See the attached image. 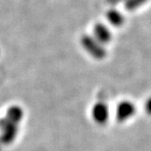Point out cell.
Returning a JSON list of instances; mask_svg holds the SVG:
<instances>
[{"mask_svg":"<svg viewBox=\"0 0 151 151\" xmlns=\"http://www.w3.org/2000/svg\"><path fill=\"white\" fill-rule=\"evenodd\" d=\"M106 19L114 27H120L124 23L123 15L115 8H111L106 12Z\"/></svg>","mask_w":151,"mask_h":151,"instance_id":"obj_7","label":"cell"},{"mask_svg":"<svg viewBox=\"0 0 151 151\" xmlns=\"http://www.w3.org/2000/svg\"><path fill=\"white\" fill-rule=\"evenodd\" d=\"M93 35H94L93 37L102 45L109 43L112 38L110 30L107 28V27H106L104 24L101 23L95 25L93 29Z\"/></svg>","mask_w":151,"mask_h":151,"instance_id":"obj_5","label":"cell"},{"mask_svg":"<svg viewBox=\"0 0 151 151\" xmlns=\"http://www.w3.org/2000/svg\"><path fill=\"white\" fill-rule=\"evenodd\" d=\"M93 120L99 125H105L109 118V110L106 104L103 102L96 103L91 111Z\"/></svg>","mask_w":151,"mask_h":151,"instance_id":"obj_3","label":"cell"},{"mask_svg":"<svg viewBox=\"0 0 151 151\" xmlns=\"http://www.w3.org/2000/svg\"><path fill=\"white\" fill-rule=\"evenodd\" d=\"M136 113V106L130 101H122L117 105L116 118L118 122H125L131 118Z\"/></svg>","mask_w":151,"mask_h":151,"instance_id":"obj_2","label":"cell"},{"mask_svg":"<svg viewBox=\"0 0 151 151\" xmlns=\"http://www.w3.org/2000/svg\"><path fill=\"white\" fill-rule=\"evenodd\" d=\"M24 116V111L18 106H10L6 111V119L11 121L14 124L19 123Z\"/></svg>","mask_w":151,"mask_h":151,"instance_id":"obj_6","label":"cell"},{"mask_svg":"<svg viewBox=\"0 0 151 151\" xmlns=\"http://www.w3.org/2000/svg\"><path fill=\"white\" fill-rule=\"evenodd\" d=\"M0 126H1L2 128L1 140L6 144L12 142L17 134V124H14L11 121L6 119V118H5L0 123Z\"/></svg>","mask_w":151,"mask_h":151,"instance_id":"obj_4","label":"cell"},{"mask_svg":"<svg viewBox=\"0 0 151 151\" xmlns=\"http://www.w3.org/2000/svg\"><path fill=\"white\" fill-rule=\"evenodd\" d=\"M145 111L147 114L151 116V96L148 98L145 103Z\"/></svg>","mask_w":151,"mask_h":151,"instance_id":"obj_9","label":"cell"},{"mask_svg":"<svg viewBox=\"0 0 151 151\" xmlns=\"http://www.w3.org/2000/svg\"><path fill=\"white\" fill-rule=\"evenodd\" d=\"M147 1V0H127L125 7L127 10H135Z\"/></svg>","mask_w":151,"mask_h":151,"instance_id":"obj_8","label":"cell"},{"mask_svg":"<svg viewBox=\"0 0 151 151\" xmlns=\"http://www.w3.org/2000/svg\"><path fill=\"white\" fill-rule=\"evenodd\" d=\"M80 43L83 48L95 59L101 60L106 58V49L103 47V45L100 44L94 37L89 35H84L80 39Z\"/></svg>","mask_w":151,"mask_h":151,"instance_id":"obj_1","label":"cell"}]
</instances>
